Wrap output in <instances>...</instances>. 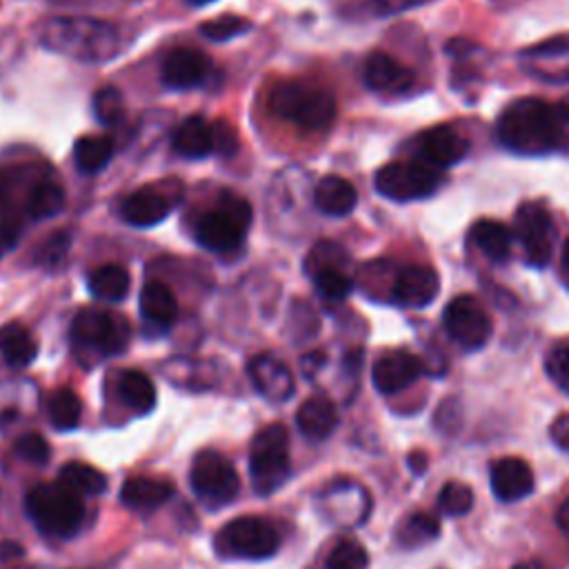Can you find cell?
<instances>
[{
    "instance_id": "obj_1",
    "label": "cell",
    "mask_w": 569,
    "mask_h": 569,
    "mask_svg": "<svg viewBox=\"0 0 569 569\" xmlns=\"http://www.w3.org/2000/svg\"><path fill=\"white\" fill-rule=\"evenodd\" d=\"M503 147L523 156H542L569 147V110L542 99H520L498 118Z\"/></svg>"
},
{
    "instance_id": "obj_2",
    "label": "cell",
    "mask_w": 569,
    "mask_h": 569,
    "mask_svg": "<svg viewBox=\"0 0 569 569\" xmlns=\"http://www.w3.org/2000/svg\"><path fill=\"white\" fill-rule=\"evenodd\" d=\"M41 45L59 56L101 65L121 52L116 25L90 17H59L41 28Z\"/></svg>"
},
{
    "instance_id": "obj_3",
    "label": "cell",
    "mask_w": 569,
    "mask_h": 569,
    "mask_svg": "<svg viewBox=\"0 0 569 569\" xmlns=\"http://www.w3.org/2000/svg\"><path fill=\"white\" fill-rule=\"evenodd\" d=\"M269 110L299 130L323 132L337 118V99L303 81H282L269 92Z\"/></svg>"
},
{
    "instance_id": "obj_4",
    "label": "cell",
    "mask_w": 569,
    "mask_h": 569,
    "mask_svg": "<svg viewBox=\"0 0 569 569\" xmlns=\"http://www.w3.org/2000/svg\"><path fill=\"white\" fill-rule=\"evenodd\" d=\"M251 225V207L249 203L223 189L218 194V203L211 211H205L194 225V240L214 254H234L242 247L247 229Z\"/></svg>"
},
{
    "instance_id": "obj_5",
    "label": "cell",
    "mask_w": 569,
    "mask_h": 569,
    "mask_svg": "<svg viewBox=\"0 0 569 569\" xmlns=\"http://www.w3.org/2000/svg\"><path fill=\"white\" fill-rule=\"evenodd\" d=\"M25 509L37 529L54 538H72L85 520L83 498L63 483L34 487L25 498Z\"/></svg>"
},
{
    "instance_id": "obj_6",
    "label": "cell",
    "mask_w": 569,
    "mask_h": 569,
    "mask_svg": "<svg viewBox=\"0 0 569 569\" xmlns=\"http://www.w3.org/2000/svg\"><path fill=\"white\" fill-rule=\"evenodd\" d=\"M292 474L290 463V432L273 423L258 432L249 447V476L258 496H271Z\"/></svg>"
},
{
    "instance_id": "obj_7",
    "label": "cell",
    "mask_w": 569,
    "mask_h": 569,
    "mask_svg": "<svg viewBox=\"0 0 569 569\" xmlns=\"http://www.w3.org/2000/svg\"><path fill=\"white\" fill-rule=\"evenodd\" d=\"M216 554L229 560H265L280 547L276 527L258 516H240L218 529L214 538Z\"/></svg>"
},
{
    "instance_id": "obj_8",
    "label": "cell",
    "mask_w": 569,
    "mask_h": 569,
    "mask_svg": "<svg viewBox=\"0 0 569 569\" xmlns=\"http://www.w3.org/2000/svg\"><path fill=\"white\" fill-rule=\"evenodd\" d=\"M443 183L441 169L423 163V161H396L381 167L374 176L376 192L394 203H412L423 200Z\"/></svg>"
},
{
    "instance_id": "obj_9",
    "label": "cell",
    "mask_w": 569,
    "mask_h": 569,
    "mask_svg": "<svg viewBox=\"0 0 569 569\" xmlns=\"http://www.w3.org/2000/svg\"><path fill=\"white\" fill-rule=\"evenodd\" d=\"M132 328L123 317L103 310H83L72 323V343L83 352H94L101 359L118 356L127 350Z\"/></svg>"
},
{
    "instance_id": "obj_10",
    "label": "cell",
    "mask_w": 569,
    "mask_h": 569,
    "mask_svg": "<svg viewBox=\"0 0 569 569\" xmlns=\"http://www.w3.org/2000/svg\"><path fill=\"white\" fill-rule=\"evenodd\" d=\"M189 483L198 500L211 509L234 503L240 492V478L227 456L214 449L200 452L189 472Z\"/></svg>"
},
{
    "instance_id": "obj_11",
    "label": "cell",
    "mask_w": 569,
    "mask_h": 569,
    "mask_svg": "<svg viewBox=\"0 0 569 569\" xmlns=\"http://www.w3.org/2000/svg\"><path fill=\"white\" fill-rule=\"evenodd\" d=\"M443 325L449 339L467 352L487 345L492 337V319L474 297H456L443 314Z\"/></svg>"
},
{
    "instance_id": "obj_12",
    "label": "cell",
    "mask_w": 569,
    "mask_h": 569,
    "mask_svg": "<svg viewBox=\"0 0 569 569\" xmlns=\"http://www.w3.org/2000/svg\"><path fill=\"white\" fill-rule=\"evenodd\" d=\"M345 262H348V254L334 242H319L310 251L308 271H310V278L314 282L317 292L325 301L339 303L352 294L354 282L343 269Z\"/></svg>"
},
{
    "instance_id": "obj_13",
    "label": "cell",
    "mask_w": 569,
    "mask_h": 569,
    "mask_svg": "<svg viewBox=\"0 0 569 569\" xmlns=\"http://www.w3.org/2000/svg\"><path fill=\"white\" fill-rule=\"evenodd\" d=\"M516 236L529 265L545 267L554 251V220L540 203H525L516 211Z\"/></svg>"
},
{
    "instance_id": "obj_14",
    "label": "cell",
    "mask_w": 569,
    "mask_h": 569,
    "mask_svg": "<svg viewBox=\"0 0 569 569\" xmlns=\"http://www.w3.org/2000/svg\"><path fill=\"white\" fill-rule=\"evenodd\" d=\"M211 74V59L194 48H178L169 52L161 68V81L167 90L187 92L203 87Z\"/></svg>"
},
{
    "instance_id": "obj_15",
    "label": "cell",
    "mask_w": 569,
    "mask_h": 569,
    "mask_svg": "<svg viewBox=\"0 0 569 569\" xmlns=\"http://www.w3.org/2000/svg\"><path fill=\"white\" fill-rule=\"evenodd\" d=\"M441 292V278L427 265H410L401 269L392 284V299L412 310H423L436 301Z\"/></svg>"
},
{
    "instance_id": "obj_16",
    "label": "cell",
    "mask_w": 569,
    "mask_h": 569,
    "mask_svg": "<svg viewBox=\"0 0 569 569\" xmlns=\"http://www.w3.org/2000/svg\"><path fill=\"white\" fill-rule=\"evenodd\" d=\"M469 152V141L449 125L430 127L416 138V158L436 167L447 169L461 163Z\"/></svg>"
},
{
    "instance_id": "obj_17",
    "label": "cell",
    "mask_w": 569,
    "mask_h": 569,
    "mask_svg": "<svg viewBox=\"0 0 569 569\" xmlns=\"http://www.w3.org/2000/svg\"><path fill=\"white\" fill-rule=\"evenodd\" d=\"M247 374H249L254 390L269 403L290 401L297 390L294 374L273 354L254 356L247 368Z\"/></svg>"
},
{
    "instance_id": "obj_18",
    "label": "cell",
    "mask_w": 569,
    "mask_h": 569,
    "mask_svg": "<svg viewBox=\"0 0 569 569\" xmlns=\"http://www.w3.org/2000/svg\"><path fill=\"white\" fill-rule=\"evenodd\" d=\"M423 361L410 352H392L374 363L372 381L383 396H394L412 387L423 376Z\"/></svg>"
},
{
    "instance_id": "obj_19",
    "label": "cell",
    "mask_w": 569,
    "mask_h": 569,
    "mask_svg": "<svg viewBox=\"0 0 569 569\" xmlns=\"http://www.w3.org/2000/svg\"><path fill=\"white\" fill-rule=\"evenodd\" d=\"M176 200L167 192L147 185L123 200L121 218L132 227H154L174 211Z\"/></svg>"
},
{
    "instance_id": "obj_20",
    "label": "cell",
    "mask_w": 569,
    "mask_h": 569,
    "mask_svg": "<svg viewBox=\"0 0 569 569\" xmlns=\"http://www.w3.org/2000/svg\"><path fill=\"white\" fill-rule=\"evenodd\" d=\"M489 483L498 500L516 503L534 492V472L523 458L507 456L492 463Z\"/></svg>"
},
{
    "instance_id": "obj_21",
    "label": "cell",
    "mask_w": 569,
    "mask_h": 569,
    "mask_svg": "<svg viewBox=\"0 0 569 569\" xmlns=\"http://www.w3.org/2000/svg\"><path fill=\"white\" fill-rule=\"evenodd\" d=\"M363 79L372 92L387 96L405 94L414 85V72L403 68L385 52H374L368 56Z\"/></svg>"
},
{
    "instance_id": "obj_22",
    "label": "cell",
    "mask_w": 569,
    "mask_h": 569,
    "mask_svg": "<svg viewBox=\"0 0 569 569\" xmlns=\"http://www.w3.org/2000/svg\"><path fill=\"white\" fill-rule=\"evenodd\" d=\"M138 308L143 323L147 330H152V334L167 332L178 319V301L174 292L161 280H149L145 284L141 290Z\"/></svg>"
},
{
    "instance_id": "obj_23",
    "label": "cell",
    "mask_w": 569,
    "mask_h": 569,
    "mask_svg": "<svg viewBox=\"0 0 569 569\" xmlns=\"http://www.w3.org/2000/svg\"><path fill=\"white\" fill-rule=\"evenodd\" d=\"M172 147L178 156L187 161H200L216 152V134L214 123L205 121L203 116H189L180 123L174 134Z\"/></svg>"
},
{
    "instance_id": "obj_24",
    "label": "cell",
    "mask_w": 569,
    "mask_h": 569,
    "mask_svg": "<svg viewBox=\"0 0 569 569\" xmlns=\"http://www.w3.org/2000/svg\"><path fill=\"white\" fill-rule=\"evenodd\" d=\"M356 187L343 176H325L314 187V205L321 214L332 218H345L356 209Z\"/></svg>"
},
{
    "instance_id": "obj_25",
    "label": "cell",
    "mask_w": 569,
    "mask_h": 569,
    "mask_svg": "<svg viewBox=\"0 0 569 569\" xmlns=\"http://www.w3.org/2000/svg\"><path fill=\"white\" fill-rule=\"evenodd\" d=\"M174 496V485L163 478H127L121 489V500L141 514H149L158 507H163Z\"/></svg>"
},
{
    "instance_id": "obj_26",
    "label": "cell",
    "mask_w": 569,
    "mask_h": 569,
    "mask_svg": "<svg viewBox=\"0 0 569 569\" xmlns=\"http://www.w3.org/2000/svg\"><path fill=\"white\" fill-rule=\"evenodd\" d=\"M297 425L306 438L325 441L339 425L337 405L328 396H312L299 407Z\"/></svg>"
},
{
    "instance_id": "obj_27",
    "label": "cell",
    "mask_w": 569,
    "mask_h": 569,
    "mask_svg": "<svg viewBox=\"0 0 569 569\" xmlns=\"http://www.w3.org/2000/svg\"><path fill=\"white\" fill-rule=\"evenodd\" d=\"M116 394H118L121 403L138 416L149 414L156 405V387H154L152 379L138 370H123L118 374Z\"/></svg>"
},
{
    "instance_id": "obj_28",
    "label": "cell",
    "mask_w": 569,
    "mask_h": 569,
    "mask_svg": "<svg viewBox=\"0 0 569 569\" xmlns=\"http://www.w3.org/2000/svg\"><path fill=\"white\" fill-rule=\"evenodd\" d=\"M0 356L14 370L30 368L39 356V343L21 323H10L0 330Z\"/></svg>"
},
{
    "instance_id": "obj_29",
    "label": "cell",
    "mask_w": 569,
    "mask_h": 569,
    "mask_svg": "<svg viewBox=\"0 0 569 569\" xmlns=\"http://www.w3.org/2000/svg\"><path fill=\"white\" fill-rule=\"evenodd\" d=\"M469 240L494 262H503L511 254V231L498 220H476L469 229Z\"/></svg>"
},
{
    "instance_id": "obj_30",
    "label": "cell",
    "mask_w": 569,
    "mask_h": 569,
    "mask_svg": "<svg viewBox=\"0 0 569 569\" xmlns=\"http://www.w3.org/2000/svg\"><path fill=\"white\" fill-rule=\"evenodd\" d=\"M87 284H90V292L94 299L105 301V303H121L130 294L132 278L125 267L112 262V265H103L96 271H92Z\"/></svg>"
},
{
    "instance_id": "obj_31",
    "label": "cell",
    "mask_w": 569,
    "mask_h": 569,
    "mask_svg": "<svg viewBox=\"0 0 569 569\" xmlns=\"http://www.w3.org/2000/svg\"><path fill=\"white\" fill-rule=\"evenodd\" d=\"M116 154V145L110 136H83L74 145V163L79 172L94 176L101 174Z\"/></svg>"
},
{
    "instance_id": "obj_32",
    "label": "cell",
    "mask_w": 569,
    "mask_h": 569,
    "mask_svg": "<svg viewBox=\"0 0 569 569\" xmlns=\"http://www.w3.org/2000/svg\"><path fill=\"white\" fill-rule=\"evenodd\" d=\"M25 209L32 220H48L65 209V189L54 180H39L25 198Z\"/></svg>"
},
{
    "instance_id": "obj_33",
    "label": "cell",
    "mask_w": 569,
    "mask_h": 569,
    "mask_svg": "<svg viewBox=\"0 0 569 569\" xmlns=\"http://www.w3.org/2000/svg\"><path fill=\"white\" fill-rule=\"evenodd\" d=\"M165 376L185 390H209L216 383V372L203 361L174 359L163 368Z\"/></svg>"
},
{
    "instance_id": "obj_34",
    "label": "cell",
    "mask_w": 569,
    "mask_h": 569,
    "mask_svg": "<svg viewBox=\"0 0 569 569\" xmlns=\"http://www.w3.org/2000/svg\"><path fill=\"white\" fill-rule=\"evenodd\" d=\"M59 483L70 487L74 494L83 496H101L107 489V478L92 465L85 463H68L59 472Z\"/></svg>"
},
{
    "instance_id": "obj_35",
    "label": "cell",
    "mask_w": 569,
    "mask_h": 569,
    "mask_svg": "<svg viewBox=\"0 0 569 569\" xmlns=\"http://www.w3.org/2000/svg\"><path fill=\"white\" fill-rule=\"evenodd\" d=\"M81 416H83V405H81V399L72 390H68V387L56 390L48 399V418L54 430L72 432L79 427Z\"/></svg>"
},
{
    "instance_id": "obj_36",
    "label": "cell",
    "mask_w": 569,
    "mask_h": 569,
    "mask_svg": "<svg viewBox=\"0 0 569 569\" xmlns=\"http://www.w3.org/2000/svg\"><path fill=\"white\" fill-rule=\"evenodd\" d=\"M441 534V523L432 516V514H410L396 529V538L403 547L414 549V547H423L425 542L436 540Z\"/></svg>"
},
{
    "instance_id": "obj_37",
    "label": "cell",
    "mask_w": 569,
    "mask_h": 569,
    "mask_svg": "<svg viewBox=\"0 0 569 569\" xmlns=\"http://www.w3.org/2000/svg\"><path fill=\"white\" fill-rule=\"evenodd\" d=\"M249 30H251V21L234 14H225L200 25V34L211 43H227L231 39L247 34Z\"/></svg>"
},
{
    "instance_id": "obj_38",
    "label": "cell",
    "mask_w": 569,
    "mask_h": 569,
    "mask_svg": "<svg viewBox=\"0 0 569 569\" xmlns=\"http://www.w3.org/2000/svg\"><path fill=\"white\" fill-rule=\"evenodd\" d=\"M370 556L368 549L352 538L341 540L328 556V569H368Z\"/></svg>"
},
{
    "instance_id": "obj_39",
    "label": "cell",
    "mask_w": 569,
    "mask_h": 569,
    "mask_svg": "<svg viewBox=\"0 0 569 569\" xmlns=\"http://www.w3.org/2000/svg\"><path fill=\"white\" fill-rule=\"evenodd\" d=\"M94 116L101 125L114 127L125 116V101L116 87H103L94 96Z\"/></svg>"
},
{
    "instance_id": "obj_40",
    "label": "cell",
    "mask_w": 569,
    "mask_h": 569,
    "mask_svg": "<svg viewBox=\"0 0 569 569\" xmlns=\"http://www.w3.org/2000/svg\"><path fill=\"white\" fill-rule=\"evenodd\" d=\"M438 507L445 516L458 518L474 507V492L465 483H447L438 494Z\"/></svg>"
},
{
    "instance_id": "obj_41",
    "label": "cell",
    "mask_w": 569,
    "mask_h": 569,
    "mask_svg": "<svg viewBox=\"0 0 569 569\" xmlns=\"http://www.w3.org/2000/svg\"><path fill=\"white\" fill-rule=\"evenodd\" d=\"M72 238L74 236L70 229H59L52 236H48V240L37 251V262L43 265L45 269L61 267L72 249Z\"/></svg>"
},
{
    "instance_id": "obj_42",
    "label": "cell",
    "mask_w": 569,
    "mask_h": 569,
    "mask_svg": "<svg viewBox=\"0 0 569 569\" xmlns=\"http://www.w3.org/2000/svg\"><path fill=\"white\" fill-rule=\"evenodd\" d=\"M14 452H17L19 458H23L25 463H32V465H48L50 458H52L50 443L41 434H37V432L23 434L14 443Z\"/></svg>"
},
{
    "instance_id": "obj_43",
    "label": "cell",
    "mask_w": 569,
    "mask_h": 569,
    "mask_svg": "<svg viewBox=\"0 0 569 569\" xmlns=\"http://www.w3.org/2000/svg\"><path fill=\"white\" fill-rule=\"evenodd\" d=\"M545 372L558 390L569 394V345H556L547 352Z\"/></svg>"
},
{
    "instance_id": "obj_44",
    "label": "cell",
    "mask_w": 569,
    "mask_h": 569,
    "mask_svg": "<svg viewBox=\"0 0 569 569\" xmlns=\"http://www.w3.org/2000/svg\"><path fill=\"white\" fill-rule=\"evenodd\" d=\"M214 134H216V152H220L225 156H234V152L238 149V136H236L234 127L227 121H216Z\"/></svg>"
},
{
    "instance_id": "obj_45",
    "label": "cell",
    "mask_w": 569,
    "mask_h": 569,
    "mask_svg": "<svg viewBox=\"0 0 569 569\" xmlns=\"http://www.w3.org/2000/svg\"><path fill=\"white\" fill-rule=\"evenodd\" d=\"M549 438L560 447V449H569V414L558 416L551 427H549Z\"/></svg>"
},
{
    "instance_id": "obj_46",
    "label": "cell",
    "mask_w": 569,
    "mask_h": 569,
    "mask_svg": "<svg viewBox=\"0 0 569 569\" xmlns=\"http://www.w3.org/2000/svg\"><path fill=\"white\" fill-rule=\"evenodd\" d=\"M452 416H454V418H461V407L456 405L454 399H452V401H445V403L441 405L438 414H436V423L441 425V430H447V432L456 430V425L452 423Z\"/></svg>"
},
{
    "instance_id": "obj_47",
    "label": "cell",
    "mask_w": 569,
    "mask_h": 569,
    "mask_svg": "<svg viewBox=\"0 0 569 569\" xmlns=\"http://www.w3.org/2000/svg\"><path fill=\"white\" fill-rule=\"evenodd\" d=\"M21 238V229L17 227V223H8L3 220L0 223V254L10 251Z\"/></svg>"
},
{
    "instance_id": "obj_48",
    "label": "cell",
    "mask_w": 569,
    "mask_h": 569,
    "mask_svg": "<svg viewBox=\"0 0 569 569\" xmlns=\"http://www.w3.org/2000/svg\"><path fill=\"white\" fill-rule=\"evenodd\" d=\"M25 549L14 540H0V562H12L23 558Z\"/></svg>"
},
{
    "instance_id": "obj_49",
    "label": "cell",
    "mask_w": 569,
    "mask_h": 569,
    "mask_svg": "<svg viewBox=\"0 0 569 569\" xmlns=\"http://www.w3.org/2000/svg\"><path fill=\"white\" fill-rule=\"evenodd\" d=\"M556 525L562 531V536L569 540V498H565L556 511Z\"/></svg>"
},
{
    "instance_id": "obj_50",
    "label": "cell",
    "mask_w": 569,
    "mask_h": 569,
    "mask_svg": "<svg viewBox=\"0 0 569 569\" xmlns=\"http://www.w3.org/2000/svg\"><path fill=\"white\" fill-rule=\"evenodd\" d=\"M323 363H325V356H323L321 352H314V354L306 356V361H303V370H306V374H308V376H314V372H317Z\"/></svg>"
},
{
    "instance_id": "obj_51",
    "label": "cell",
    "mask_w": 569,
    "mask_h": 569,
    "mask_svg": "<svg viewBox=\"0 0 569 569\" xmlns=\"http://www.w3.org/2000/svg\"><path fill=\"white\" fill-rule=\"evenodd\" d=\"M410 463L414 465L416 472H423V469H425V456H423V454H412V456H410Z\"/></svg>"
},
{
    "instance_id": "obj_52",
    "label": "cell",
    "mask_w": 569,
    "mask_h": 569,
    "mask_svg": "<svg viewBox=\"0 0 569 569\" xmlns=\"http://www.w3.org/2000/svg\"><path fill=\"white\" fill-rule=\"evenodd\" d=\"M562 269L569 273V238L562 245Z\"/></svg>"
},
{
    "instance_id": "obj_53",
    "label": "cell",
    "mask_w": 569,
    "mask_h": 569,
    "mask_svg": "<svg viewBox=\"0 0 569 569\" xmlns=\"http://www.w3.org/2000/svg\"><path fill=\"white\" fill-rule=\"evenodd\" d=\"M511 569H538L534 562H520V565H516V567H511Z\"/></svg>"
},
{
    "instance_id": "obj_54",
    "label": "cell",
    "mask_w": 569,
    "mask_h": 569,
    "mask_svg": "<svg viewBox=\"0 0 569 569\" xmlns=\"http://www.w3.org/2000/svg\"><path fill=\"white\" fill-rule=\"evenodd\" d=\"M192 3H198V6H200V3H211V0H192Z\"/></svg>"
}]
</instances>
